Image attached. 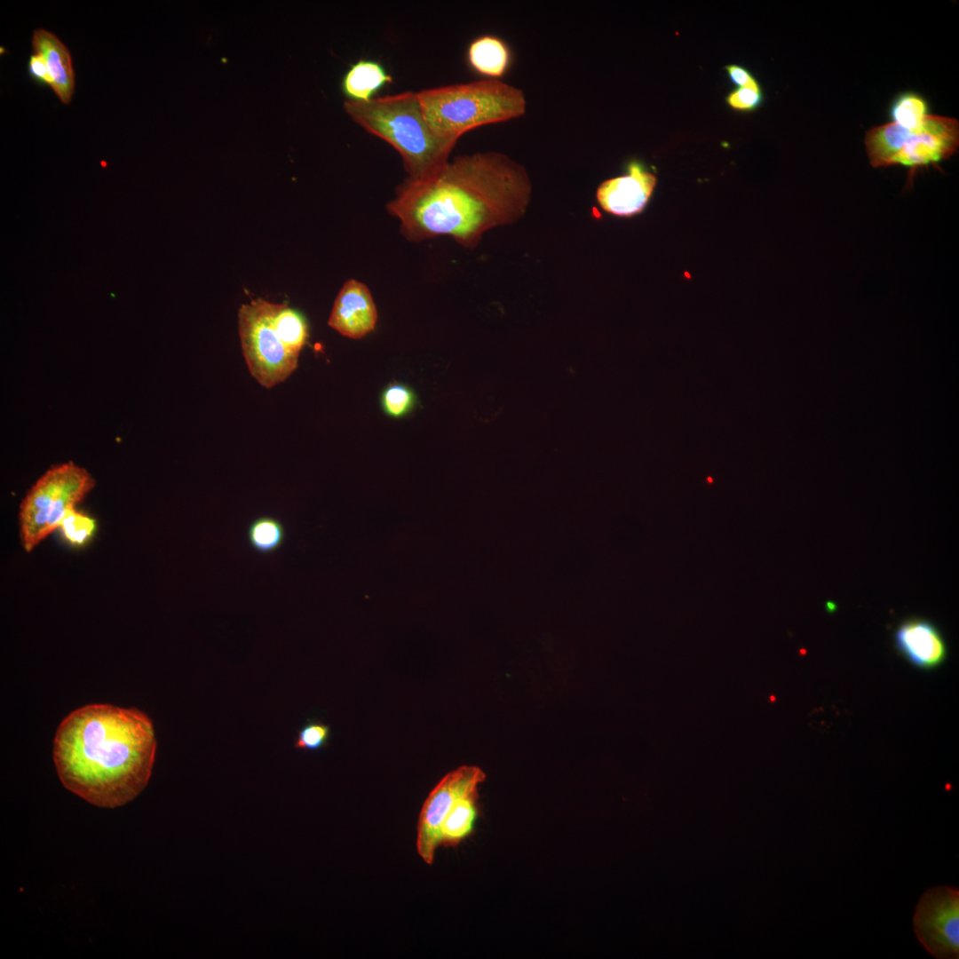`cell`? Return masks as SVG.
Masks as SVG:
<instances>
[{
    "instance_id": "1",
    "label": "cell",
    "mask_w": 959,
    "mask_h": 959,
    "mask_svg": "<svg viewBox=\"0 0 959 959\" xmlns=\"http://www.w3.org/2000/svg\"><path fill=\"white\" fill-rule=\"evenodd\" d=\"M531 193L522 165L502 153H475L457 156L424 179L407 178L387 210L411 242L448 235L472 249L487 230L519 220Z\"/></svg>"
},
{
    "instance_id": "2",
    "label": "cell",
    "mask_w": 959,
    "mask_h": 959,
    "mask_svg": "<svg viewBox=\"0 0 959 959\" xmlns=\"http://www.w3.org/2000/svg\"><path fill=\"white\" fill-rule=\"evenodd\" d=\"M156 749L150 718L136 709L92 704L59 725L53 759L62 784L99 806L114 808L147 786Z\"/></svg>"
},
{
    "instance_id": "3",
    "label": "cell",
    "mask_w": 959,
    "mask_h": 959,
    "mask_svg": "<svg viewBox=\"0 0 959 959\" xmlns=\"http://www.w3.org/2000/svg\"><path fill=\"white\" fill-rule=\"evenodd\" d=\"M344 108L367 132L399 152L409 180L424 179L442 169L457 142L434 131L415 91L346 100Z\"/></svg>"
},
{
    "instance_id": "4",
    "label": "cell",
    "mask_w": 959,
    "mask_h": 959,
    "mask_svg": "<svg viewBox=\"0 0 959 959\" xmlns=\"http://www.w3.org/2000/svg\"><path fill=\"white\" fill-rule=\"evenodd\" d=\"M417 95L430 126L455 140L480 126L519 118L527 107L520 89L496 79L424 89Z\"/></svg>"
},
{
    "instance_id": "5",
    "label": "cell",
    "mask_w": 959,
    "mask_h": 959,
    "mask_svg": "<svg viewBox=\"0 0 959 959\" xmlns=\"http://www.w3.org/2000/svg\"><path fill=\"white\" fill-rule=\"evenodd\" d=\"M95 481L72 462L49 469L20 503L19 523L22 546L31 551L58 529L64 514L83 499Z\"/></svg>"
},
{
    "instance_id": "6",
    "label": "cell",
    "mask_w": 959,
    "mask_h": 959,
    "mask_svg": "<svg viewBox=\"0 0 959 959\" xmlns=\"http://www.w3.org/2000/svg\"><path fill=\"white\" fill-rule=\"evenodd\" d=\"M274 303L257 298L238 311V330L245 362L251 376L266 388L287 379L297 367L298 354L290 351L273 321Z\"/></svg>"
},
{
    "instance_id": "7",
    "label": "cell",
    "mask_w": 959,
    "mask_h": 959,
    "mask_svg": "<svg viewBox=\"0 0 959 959\" xmlns=\"http://www.w3.org/2000/svg\"><path fill=\"white\" fill-rule=\"evenodd\" d=\"M914 931L924 949L938 959L959 957V890L936 886L919 899L913 916Z\"/></svg>"
},
{
    "instance_id": "8",
    "label": "cell",
    "mask_w": 959,
    "mask_h": 959,
    "mask_svg": "<svg viewBox=\"0 0 959 959\" xmlns=\"http://www.w3.org/2000/svg\"><path fill=\"white\" fill-rule=\"evenodd\" d=\"M485 780L477 766L463 765L445 775L425 799L417 824L416 850L427 864H432L436 849L441 844V826L454 804L476 792Z\"/></svg>"
},
{
    "instance_id": "9",
    "label": "cell",
    "mask_w": 959,
    "mask_h": 959,
    "mask_svg": "<svg viewBox=\"0 0 959 959\" xmlns=\"http://www.w3.org/2000/svg\"><path fill=\"white\" fill-rule=\"evenodd\" d=\"M959 145V123L955 118L928 115L910 129L892 165L915 169L950 157Z\"/></svg>"
},
{
    "instance_id": "10",
    "label": "cell",
    "mask_w": 959,
    "mask_h": 959,
    "mask_svg": "<svg viewBox=\"0 0 959 959\" xmlns=\"http://www.w3.org/2000/svg\"><path fill=\"white\" fill-rule=\"evenodd\" d=\"M655 185L656 177L653 173L638 163H631L627 175L603 181L597 189L596 197L605 211L614 216L631 217L645 209Z\"/></svg>"
},
{
    "instance_id": "11",
    "label": "cell",
    "mask_w": 959,
    "mask_h": 959,
    "mask_svg": "<svg viewBox=\"0 0 959 959\" xmlns=\"http://www.w3.org/2000/svg\"><path fill=\"white\" fill-rule=\"evenodd\" d=\"M376 320L369 289L359 281H346L334 301L328 324L345 337L359 339L374 329Z\"/></svg>"
},
{
    "instance_id": "12",
    "label": "cell",
    "mask_w": 959,
    "mask_h": 959,
    "mask_svg": "<svg viewBox=\"0 0 959 959\" xmlns=\"http://www.w3.org/2000/svg\"><path fill=\"white\" fill-rule=\"evenodd\" d=\"M894 644L908 662L924 670L938 667L947 656L941 633L925 619L911 618L900 623L894 633Z\"/></svg>"
},
{
    "instance_id": "13",
    "label": "cell",
    "mask_w": 959,
    "mask_h": 959,
    "mask_svg": "<svg viewBox=\"0 0 959 959\" xmlns=\"http://www.w3.org/2000/svg\"><path fill=\"white\" fill-rule=\"evenodd\" d=\"M31 42L34 53L45 60L51 88L62 103L68 104L75 91V72L68 49L54 34L44 28L34 31Z\"/></svg>"
},
{
    "instance_id": "14",
    "label": "cell",
    "mask_w": 959,
    "mask_h": 959,
    "mask_svg": "<svg viewBox=\"0 0 959 959\" xmlns=\"http://www.w3.org/2000/svg\"><path fill=\"white\" fill-rule=\"evenodd\" d=\"M392 82V77L379 62L361 59L353 63L343 75L341 90L347 100L368 101Z\"/></svg>"
},
{
    "instance_id": "15",
    "label": "cell",
    "mask_w": 959,
    "mask_h": 959,
    "mask_svg": "<svg viewBox=\"0 0 959 959\" xmlns=\"http://www.w3.org/2000/svg\"><path fill=\"white\" fill-rule=\"evenodd\" d=\"M909 131L893 122L869 130L864 143L870 164L875 168L892 165Z\"/></svg>"
},
{
    "instance_id": "16",
    "label": "cell",
    "mask_w": 959,
    "mask_h": 959,
    "mask_svg": "<svg viewBox=\"0 0 959 959\" xmlns=\"http://www.w3.org/2000/svg\"><path fill=\"white\" fill-rule=\"evenodd\" d=\"M470 65L479 73L499 77L506 70L510 54L505 44L497 37L485 36L475 39L469 46Z\"/></svg>"
},
{
    "instance_id": "17",
    "label": "cell",
    "mask_w": 959,
    "mask_h": 959,
    "mask_svg": "<svg viewBox=\"0 0 959 959\" xmlns=\"http://www.w3.org/2000/svg\"><path fill=\"white\" fill-rule=\"evenodd\" d=\"M477 797L476 791L454 804L441 826V844L456 845L472 833L478 814Z\"/></svg>"
},
{
    "instance_id": "18",
    "label": "cell",
    "mask_w": 959,
    "mask_h": 959,
    "mask_svg": "<svg viewBox=\"0 0 959 959\" xmlns=\"http://www.w3.org/2000/svg\"><path fill=\"white\" fill-rule=\"evenodd\" d=\"M273 321L284 345L299 355L308 339V326L304 315L286 304H274Z\"/></svg>"
},
{
    "instance_id": "19",
    "label": "cell",
    "mask_w": 959,
    "mask_h": 959,
    "mask_svg": "<svg viewBox=\"0 0 959 959\" xmlns=\"http://www.w3.org/2000/svg\"><path fill=\"white\" fill-rule=\"evenodd\" d=\"M247 539L250 547L261 554L277 551L286 539V528L277 518L260 516L248 525Z\"/></svg>"
},
{
    "instance_id": "20",
    "label": "cell",
    "mask_w": 959,
    "mask_h": 959,
    "mask_svg": "<svg viewBox=\"0 0 959 959\" xmlns=\"http://www.w3.org/2000/svg\"><path fill=\"white\" fill-rule=\"evenodd\" d=\"M58 529L71 545L83 546L94 536L97 522L92 517L72 507L64 514Z\"/></svg>"
},
{
    "instance_id": "21",
    "label": "cell",
    "mask_w": 959,
    "mask_h": 959,
    "mask_svg": "<svg viewBox=\"0 0 959 959\" xmlns=\"http://www.w3.org/2000/svg\"><path fill=\"white\" fill-rule=\"evenodd\" d=\"M928 115L926 101L915 93L900 95L891 107L892 122L907 129L919 126Z\"/></svg>"
},
{
    "instance_id": "22",
    "label": "cell",
    "mask_w": 959,
    "mask_h": 959,
    "mask_svg": "<svg viewBox=\"0 0 959 959\" xmlns=\"http://www.w3.org/2000/svg\"><path fill=\"white\" fill-rule=\"evenodd\" d=\"M415 404L413 392L405 385L395 384L389 385L382 394L384 411L392 417H401L408 414Z\"/></svg>"
},
{
    "instance_id": "23",
    "label": "cell",
    "mask_w": 959,
    "mask_h": 959,
    "mask_svg": "<svg viewBox=\"0 0 959 959\" xmlns=\"http://www.w3.org/2000/svg\"><path fill=\"white\" fill-rule=\"evenodd\" d=\"M330 727L319 721L308 720L297 732L295 748L307 751H316L329 743Z\"/></svg>"
},
{
    "instance_id": "24",
    "label": "cell",
    "mask_w": 959,
    "mask_h": 959,
    "mask_svg": "<svg viewBox=\"0 0 959 959\" xmlns=\"http://www.w3.org/2000/svg\"><path fill=\"white\" fill-rule=\"evenodd\" d=\"M762 100V93L760 89L741 87L732 93L726 99L727 103L733 108L741 110H750L756 108Z\"/></svg>"
},
{
    "instance_id": "25",
    "label": "cell",
    "mask_w": 959,
    "mask_h": 959,
    "mask_svg": "<svg viewBox=\"0 0 959 959\" xmlns=\"http://www.w3.org/2000/svg\"><path fill=\"white\" fill-rule=\"evenodd\" d=\"M28 71L31 79L37 84L52 86V79L45 60L41 55L37 53L30 55Z\"/></svg>"
},
{
    "instance_id": "26",
    "label": "cell",
    "mask_w": 959,
    "mask_h": 959,
    "mask_svg": "<svg viewBox=\"0 0 959 959\" xmlns=\"http://www.w3.org/2000/svg\"><path fill=\"white\" fill-rule=\"evenodd\" d=\"M726 70L728 71L732 81L741 87L760 89L756 79L744 67L737 65H730L726 67Z\"/></svg>"
}]
</instances>
